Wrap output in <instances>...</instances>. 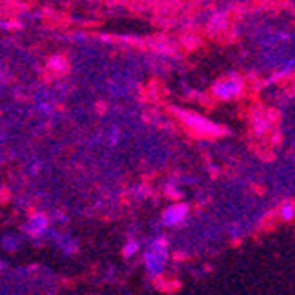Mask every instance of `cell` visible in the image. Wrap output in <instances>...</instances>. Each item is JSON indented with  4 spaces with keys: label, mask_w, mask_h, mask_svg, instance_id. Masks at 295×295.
Wrapping results in <instances>:
<instances>
[{
    "label": "cell",
    "mask_w": 295,
    "mask_h": 295,
    "mask_svg": "<svg viewBox=\"0 0 295 295\" xmlns=\"http://www.w3.org/2000/svg\"><path fill=\"white\" fill-rule=\"evenodd\" d=\"M215 96L223 98V100H228V98H234L241 92V82L235 80V78H230V80L219 82L218 85L214 87Z\"/></svg>",
    "instance_id": "obj_1"
},
{
    "label": "cell",
    "mask_w": 295,
    "mask_h": 295,
    "mask_svg": "<svg viewBox=\"0 0 295 295\" xmlns=\"http://www.w3.org/2000/svg\"><path fill=\"white\" fill-rule=\"evenodd\" d=\"M163 259H165V248L161 246V250H158V243L152 246L149 253H147V266H149L150 272H158L163 265Z\"/></svg>",
    "instance_id": "obj_2"
},
{
    "label": "cell",
    "mask_w": 295,
    "mask_h": 295,
    "mask_svg": "<svg viewBox=\"0 0 295 295\" xmlns=\"http://www.w3.org/2000/svg\"><path fill=\"white\" fill-rule=\"evenodd\" d=\"M185 215H187V208L183 205H176V207H170L163 218H165V223H169V225H176V223L183 221Z\"/></svg>",
    "instance_id": "obj_3"
},
{
    "label": "cell",
    "mask_w": 295,
    "mask_h": 295,
    "mask_svg": "<svg viewBox=\"0 0 295 295\" xmlns=\"http://www.w3.org/2000/svg\"><path fill=\"white\" fill-rule=\"evenodd\" d=\"M185 122H187L190 127H194V129L203 130V132H214V130H218L212 123L205 122V120H201L200 116H194V114H185Z\"/></svg>",
    "instance_id": "obj_4"
},
{
    "label": "cell",
    "mask_w": 295,
    "mask_h": 295,
    "mask_svg": "<svg viewBox=\"0 0 295 295\" xmlns=\"http://www.w3.org/2000/svg\"><path fill=\"white\" fill-rule=\"evenodd\" d=\"M281 215H283V219L290 221V219H293V215H295V208L291 207V205H284V207L281 208Z\"/></svg>",
    "instance_id": "obj_5"
}]
</instances>
